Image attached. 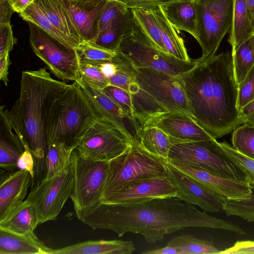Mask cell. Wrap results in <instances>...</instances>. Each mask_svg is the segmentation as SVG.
I'll use <instances>...</instances> for the list:
<instances>
[{"label": "cell", "instance_id": "1", "mask_svg": "<svg viewBox=\"0 0 254 254\" xmlns=\"http://www.w3.org/2000/svg\"><path fill=\"white\" fill-rule=\"evenodd\" d=\"M81 221L93 229L113 231L119 237L127 233L140 234L149 243L189 227L222 229L240 235L245 233L239 226L210 216L194 205L175 197L128 204L102 203Z\"/></svg>", "mask_w": 254, "mask_h": 254}, {"label": "cell", "instance_id": "2", "mask_svg": "<svg viewBox=\"0 0 254 254\" xmlns=\"http://www.w3.org/2000/svg\"><path fill=\"white\" fill-rule=\"evenodd\" d=\"M196 61L193 68L181 76L192 118L213 138H221L242 124L232 54L201 57Z\"/></svg>", "mask_w": 254, "mask_h": 254}, {"label": "cell", "instance_id": "3", "mask_svg": "<svg viewBox=\"0 0 254 254\" xmlns=\"http://www.w3.org/2000/svg\"><path fill=\"white\" fill-rule=\"evenodd\" d=\"M69 85L52 77L45 67L23 71L19 96L11 109H6L14 131L34 157L35 183L45 176V122L50 107Z\"/></svg>", "mask_w": 254, "mask_h": 254}, {"label": "cell", "instance_id": "4", "mask_svg": "<svg viewBox=\"0 0 254 254\" xmlns=\"http://www.w3.org/2000/svg\"><path fill=\"white\" fill-rule=\"evenodd\" d=\"M99 117L79 84L73 82L50 107L45 122L48 146L59 141L76 149Z\"/></svg>", "mask_w": 254, "mask_h": 254}, {"label": "cell", "instance_id": "5", "mask_svg": "<svg viewBox=\"0 0 254 254\" xmlns=\"http://www.w3.org/2000/svg\"><path fill=\"white\" fill-rule=\"evenodd\" d=\"M167 159L144 149L137 140L120 155L108 162L103 200L138 181L168 177Z\"/></svg>", "mask_w": 254, "mask_h": 254}, {"label": "cell", "instance_id": "6", "mask_svg": "<svg viewBox=\"0 0 254 254\" xmlns=\"http://www.w3.org/2000/svg\"><path fill=\"white\" fill-rule=\"evenodd\" d=\"M168 159L180 161L224 178L249 182L246 172L216 139L176 142L171 146Z\"/></svg>", "mask_w": 254, "mask_h": 254}, {"label": "cell", "instance_id": "7", "mask_svg": "<svg viewBox=\"0 0 254 254\" xmlns=\"http://www.w3.org/2000/svg\"><path fill=\"white\" fill-rule=\"evenodd\" d=\"M71 164L74 182L70 198L77 218L82 221L103 203L108 162L86 159L75 149Z\"/></svg>", "mask_w": 254, "mask_h": 254}, {"label": "cell", "instance_id": "8", "mask_svg": "<svg viewBox=\"0 0 254 254\" xmlns=\"http://www.w3.org/2000/svg\"><path fill=\"white\" fill-rule=\"evenodd\" d=\"M118 51L135 68L151 67L175 76H181L193 68L196 64V59L190 61L181 60L160 50L135 23Z\"/></svg>", "mask_w": 254, "mask_h": 254}, {"label": "cell", "instance_id": "9", "mask_svg": "<svg viewBox=\"0 0 254 254\" xmlns=\"http://www.w3.org/2000/svg\"><path fill=\"white\" fill-rule=\"evenodd\" d=\"M194 0L195 39L202 49V57L213 56L231 29L234 0Z\"/></svg>", "mask_w": 254, "mask_h": 254}, {"label": "cell", "instance_id": "10", "mask_svg": "<svg viewBox=\"0 0 254 254\" xmlns=\"http://www.w3.org/2000/svg\"><path fill=\"white\" fill-rule=\"evenodd\" d=\"M135 80L163 113L181 112L192 118L190 108L181 76L151 67H134Z\"/></svg>", "mask_w": 254, "mask_h": 254}, {"label": "cell", "instance_id": "11", "mask_svg": "<svg viewBox=\"0 0 254 254\" xmlns=\"http://www.w3.org/2000/svg\"><path fill=\"white\" fill-rule=\"evenodd\" d=\"M26 22L30 29V44L34 54L59 79L79 83L80 61L75 50L66 47L36 24Z\"/></svg>", "mask_w": 254, "mask_h": 254}, {"label": "cell", "instance_id": "12", "mask_svg": "<svg viewBox=\"0 0 254 254\" xmlns=\"http://www.w3.org/2000/svg\"><path fill=\"white\" fill-rule=\"evenodd\" d=\"M133 141L125 132L100 117L75 150L86 159L109 162L126 151Z\"/></svg>", "mask_w": 254, "mask_h": 254}, {"label": "cell", "instance_id": "13", "mask_svg": "<svg viewBox=\"0 0 254 254\" xmlns=\"http://www.w3.org/2000/svg\"><path fill=\"white\" fill-rule=\"evenodd\" d=\"M72 164L63 173L51 179H44L33 185L26 198L34 206L39 223L57 219L73 188Z\"/></svg>", "mask_w": 254, "mask_h": 254}, {"label": "cell", "instance_id": "14", "mask_svg": "<svg viewBox=\"0 0 254 254\" xmlns=\"http://www.w3.org/2000/svg\"><path fill=\"white\" fill-rule=\"evenodd\" d=\"M168 177L174 185L176 197L195 205L204 211L216 213L222 210L228 198L178 170L167 160Z\"/></svg>", "mask_w": 254, "mask_h": 254}, {"label": "cell", "instance_id": "15", "mask_svg": "<svg viewBox=\"0 0 254 254\" xmlns=\"http://www.w3.org/2000/svg\"><path fill=\"white\" fill-rule=\"evenodd\" d=\"M176 191L168 177L154 178L134 183L103 200V203L128 204L155 199L176 197Z\"/></svg>", "mask_w": 254, "mask_h": 254}, {"label": "cell", "instance_id": "16", "mask_svg": "<svg viewBox=\"0 0 254 254\" xmlns=\"http://www.w3.org/2000/svg\"><path fill=\"white\" fill-rule=\"evenodd\" d=\"M144 126L160 128L172 138L173 144L177 142L216 139L192 118L181 112H170L155 116L142 126Z\"/></svg>", "mask_w": 254, "mask_h": 254}, {"label": "cell", "instance_id": "17", "mask_svg": "<svg viewBox=\"0 0 254 254\" xmlns=\"http://www.w3.org/2000/svg\"><path fill=\"white\" fill-rule=\"evenodd\" d=\"M79 84L100 117L121 129L133 140H137V133L140 127L136 120L130 118L102 91L83 82Z\"/></svg>", "mask_w": 254, "mask_h": 254}, {"label": "cell", "instance_id": "18", "mask_svg": "<svg viewBox=\"0 0 254 254\" xmlns=\"http://www.w3.org/2000/svg\"><path fill=\"white\" fill-rule=\"evenodd\" d=\"M175 168L228 199L247 197L252 189L248 183L221 177L180 161L167 159Z\"/></svg>", "mask_w": 254, "mask_h": 254}, {"label": "cell", "instance_id": "19", "mask_svg": "<svg viewBox=\"0 0 254 254\" xmlns=\"http://www.w3.org/2000/svg\"><path fill=\"white\" fill-rule=\"evenodd\" d=\"M108 0H62L83 42L94 43L101 14Z\"/></svg>", "mask_w": 254, "mask_h": 254}, {"label": "cell", "instance_id": "20", "mask_svg": "<svg viewBox=\"0 0 254 254\" xmlns=\"http://www.w3.org/2000/svg\"><path fill=\"white\" fill-rule=\"evenodd\" d=\"M2 170L0 173V221L25 200L32 180L24 170L11 173Z\"/></svg>", "mask_w": 254, "mask_h": 254}, {"label": "cell", "instance_id": "21", "mask_svg": "<svg viewBox=\"0 0 254 254\" xmlns=\"http://www.w3.org/2000/svg\"><path fill=\"white\" fill-rule=\"evenodd\" d=\"M24 148L14 131L4 106L0 107V168L11 173L15 171L17 162Z\"/></svg>", "mask_w": 254, "mask_h": 254}, {"label": "cell", "instance_id": "22", "mask_svg": "<svg viewBox=\"0 0 254 254\" xmlns=\"http://www.w3.org/2000/svg\"><path fill=\"white\" fill-rule=\"evenodd\" d=\"M34 1L54 27L64 36L72 49H75L83 42L62 0Z\"/></svg>", "mask_w": 254, "mask_h": 254}, {"label": "cell", "instance_id": "23", "mask_svg": "<svg viewBox=\"0 0 254 254\" xmlns=\"http://www.w3.org/2000/svg\"><path fill=\"white\" fill-rule=\"evenodd\" d=\"M135 250L132 241L89 240L60 249H52L50 254H129Z\"/></svg>", "mask_w": 254, "mask_h": 254}, {"label": "cell", "instance_id": "24", "mask_svg": "<svg viewBox=\"0 0 254 254\" xmlns=\"http://www.w3.org/2000/svg\"><path fill=\"white\" fill-rule=\"evenodd\" d=\"M36 235H24L0 228V254H50Z\"/></svg>", "mask_w": 254, "mask_h": 254}, {"label": "cell", "instance_id": "25", "mask_svg": "<svg viewBox=\"0 0 254 254\" xmlns=\"http://www.w3.org/2000/svg\"><path fill=\"white\" fill-rule=\"evenodd\" d=\"M167 18L178 31L196 37L194 0H170L161 5Z\"/></svg>", "mask_w": 254, "mask_h": 254}, {"label": "cell", "instance_id": "26", "mask_svg": "<svg viewBox=\"0 0 254 254\" xmlns=\"http://www.w3.org/2000/svg\"><path fill=\"white\" fill-rule=\"evenodd\" d=\"M39 224L34 206L26 199L0 221V228L20 235L33 236Z\"/></svg>", "mask_w": 254, "mask_h": 254}, {"label": "cell", "instance_id": "27", "mask_svg": "<svg viewBox=\"0 0 254 254\" xmlns=\"http://www.w3.org/2000/svg\"><path fill=\"white\" fill-rule=\"evenodd\" d=\"M134 19L131 9L115 19L110 25L99 32L92 43L104 49L117 52L126 36L131 32L134 25Z\"/></svg>", "mask_w": 254, "mask_h": 254}, {"label": "cell", "instance_id": "28", "mask_svg": "<svg viewBox=\"0 0 254 254\" xmlns=\"http://www.w3.org/2000/svg\"><path fill=\"white\" fill-rule=\"evenodd\" d=\"M152 9L168 53L181 60L191 61L183 39L178 34L177 30L167 18L161 5Z\"/></svg>", "mask_w": 254, "mask_h": 254}, {"label": "cell", "instance_id": "29", "mask_svg": "<svg viewBox=\"0 0 254 254\" xmlns=\"http://www.w3.org/2000/svg\"><path fill=\"white\" fill-rule=\"evenodd\" d=\"M229 33L228 42L232 46V53L254 34V27L245 0H234L232 22Z\"/></svg>", "mask_w": 254, "mask_h": 254}, {"label": "cell", "instance_id": "30", "mask_svg": "<svg viewBox=\"0 0 254 254\" xmlns=\"http://www.w3.org/2000/svg\"><path fill=\"white\" fill-rule=\"evenodd\" d=\"M137 140L148 152L168 159L173 142L170 137L160 128L154 126L140 127Z\"/></svg>", "mask_w": 254, "mask_h": 254}, {"label": "cell", "instance_id": "31", "mask_svg": "<svg viewBox=\"0 0 254 254\" xmlns=\"http://www.w3.org/2000/svg\"><path fill=\"white\" fill-rule=\"evenodd\" d=\"M75 149L59 141L49 144L45 159L44 179H51L65 171L71 164L72 154Z\"/></svg>", "mask_w": 254, "mask_h": 254}, {"label": "cell", "instance_id": "32", "mask_svg": "<svg viewBox=\"0 0 254 254\" xmlns=\"http://www.w3.org/2000/svg\"><path fill=\"white\" fill-rule=\"evenodd\" d=\"M131 10L134 23L144 35L158 48L168 53L152 9L135 8Z\"/></svg>", "mask_w": 254, "mask_h": 254}, {"label": "cell", "instance_id": "33", "mask_svg": "<svg viewBox=\"0 0 254 254\" xmlns=\"http://www.w3.org/2000/svg\"><path fill=\"white\" fill-rule=\"evenodd\" d=\"M235 77L237 86L254 65V34L232 53Z\"/></svg>", "mask_w": 254, "mask_h": 254}, {"label": "cell", "instance_id": "34", "mask_svg": "<svg viewBox=\"0 0 254 254\" xmlns=\"http://www.w3.org/2000/svg\"><path fill=\"white\" fill-rule=\"evenodd\" d=\"M167 245L181 249L186 254H220L221 251L215 247L212 241L199 239L188 234L173 237Z\"/></svg>", "mask_w": 254, "mask_h": 254}, {"label": "cell", "instance_id": "35", "mask_svg": "<svg viewBox=\"0 0 254 254\" xmlns=\"http://www.w3.org/2000/svg\"><path fill=\"white\" fill-rule=\"evenodd\" d=\"M19 15L24 20L36 24L66 47L72 49L64 36L51 23L35 1L19 13Z\"/></svg>", "mask_w": 254, "mask_h": 254}, {"label": "cell", "instance_id": "36", "mask_svg": "<svg viewBox=\"0 0 254 254\" xmlns=\"http://www.w3.org/2000/svg\"><path fill=\"white\" fill-rule=\"evenodd\" d=\"M233 147L242 154L254 160V125L238 127L232 135Z\"/></svg>", "mask_w": 254, "mask_h": 254}, {"label": "cell", "instance_id": "37", "mask_svg": "<svg viewBox=\"0 0 254 254\" xmlns=\"http://www.w3.org/2000/svg\"><path fill=\"white\" fill-rule=\"evenodd\" d=\"M222 210L227 216H236L248 222H254V189L246 198L228 199Z\"/></svg>", "mask_w": 254, "mask_h": 254}, {"label": "cell", "instance_id": "38", "mask_svg": "<svg viewBox=\"0 0 254 254\" xmlns=\"http://www.w3.org/2000/svg\"><path fill=\"white\" fill-rule=\"evenodd\" d=\"M79 61L80 82H83L94 88L101 91L110 85L109 79L103 74L96 63L82 60Z\"/></svg>", "mask_w": 254, "mask_h": 254}, {"label": "cell", "instance_id": "39", "mask_svg": "<svg viewBox=\"0 0 254 254\" xmlns=\"http://www.w3.org/2000/svg\"><path fill=\"white\" fill-rule=\"evenodd\" d=\"M79 60L91 63L111 61L118 51L109 50L92 43L82 42L75 49Z\"/></svg>", "mask_w": 254, "mask_h": 254}, {"label": "cell", "instance_id": "40", "mask_svg": "<svg viewBox=\"0 0 254 254\" xmlns=\"http://www.w3.org/2000/svg\"><path fill=\"white\" fill-rule=\"evenodd\" d=\"M102 91L121 108L130 118L136 120L134 115L132 99L129 93L111 84L106 87Z\"/></svg>", "mask_w": 254, "mask_h": 254}, {"label": "cell", "instance_id": "41", "mask_svg": "<svg viewBox=\"0 0 254 254\" xmlns=\"http://www.w3.org/2000/svg\"><path fill=\"white\" fill-rule=\"evenodd\" d=\"M128 9L127 6L119 0H108L100 18L99 33L107 29L115 19Z\"/></svg>", "mask_w": 254, "mask_h": 254}, {"label": "cell", "instance_id": "42", "mask_svg": "<svg viewBox=\"0 0 254 254\" xmlns=\"http://www.w3.org/2000/svg\"><path fill=\"white\" fill-rule=\"evenodd\" d=\"M227 154L248 174L249 184L251 189H254V160L238 151L226 142H220Z\"/></svg>", "mask_w": 254, "mask_h": 254}, {"label": "cell", "instance_id": "43", "mask_svg": "<svg viewBox=\"0 0 254 254\" xmlns=\"http://www.w3.org/2000/svg\"><path fill=\"white\" fill-rule=\"evenodd\" d=\"M254 99V65L243 80L238 85V110Z\"/></svg>", "mask_w": 254, "mask_h": 254}, {"label": "cell", "instance_id": "44", "mask_svg": "<svg viewBox=\"0 0 254 254\" xmlns=\"http://www.w3.org/2000/svg\"><path fill=\"white\" fill-rule=\"evenodd\" d=\"M16 42L10 23L0 24V58L9 54Z\"/></svg>", "mask_w": 254, "mask_h": 254}, {"label": "cell", "instance_id": "45", "mask_svg": "<svg viewBox=\"0 0 254 254\" xmlns=\"http://www.w3.org/2000/svg\"><path fill=\"white\" fill-rule=\"evenodd\" d=\"M254 254V241H237L231 247L221 251L220 254Z\"/></svg>", "mask_w": 254, "mask_h": 254}, {"label": "cell", "instance_id": "46", "mask_svg": "<svg viewBox=\"0 0 254 254\" xmlns=\"http://www.w3.org/2000/svg\"><path fill=\"white\" fill-rule=\"evenodd\" d=\"M128 9H153L170 0H119Z\"/></svg>", "mask_w": 254, "mask_h": 254}, {"label": "cell", "instance_id": "47", "mask_svg": "<svg viewBox=\"0 0 254 254\" xmlns=\"http://www.w3.org/2000/svg\"><path fill=\"white\" fill-rule=\"evenodd\" d=\"M24 148L23 152L18 160L17 167L18 169L28 171L31 175L33 180L35 176L34 157L31 151L27 148L24 147Z\"/></svg>", "mask_w": 254, "mask_h": 254}, {"label": "cell", "instance_id": "48", "mask_svg": "<svg viewBox=\"0 0 254 254\" xmlns=\"http://www.w3.org/2000/svg\"><path fill=\"white\" fill-rule=\"evenodd\" d=\"M242 124L254 125V99L239 110Z\"/></svg>", "mask_w": 254, "mask_h": 254}, {"label": "cell", "instance_id": "49", "mask_svg": "<svg viewBox=\"0 0 254 254\" xmlns=\"http://www.w3.org/2000/svg\"><path fill=\"white\" fill-rule=\"evenodd\" d=\"M14 12L8 0H0V24L9 23Z\"/></svg>", "mask_w": 254, "mask_h": 254}, {"label": "cell", "instance_id": "50", "mask_svg": "<svg viewBox=\"0 0 254 254\" xmlns=\"http://www.w3.org/2000/svg\"><path fill=\"white\" fill-rule=\"evenodd\" d=\"M9 54L0 58V80L2 81L5 86H7L9 81L8 78L9 66L11 64Z\"/></svg>", "mask_w": 254, "mask_h": 254}, {"label": "cell", "instance_id": "51", "mask_svg": "<svg viewBox=\"0 0 254 254\" xmlns=\"http://www.w3.org/2000/svg\"><path fill=\"white\" fill-rule=\"evenodd\" d=\"M143 254H186L182 249L168 245L166 247L153 250H149L142 253Z\"/></svg>", "mask_w": 254, "mask_h": 254}, {"label": "cell", "instance_id": "52", "mask_svg": "<svg viewBox=\"0 0 254 254\" xmlns=\"http://www.w3.org/2000/svg\"><path fill=\"white\" fill-rule=\"evenodd\" d=\"M113 59L109 61L95 63L99 65L103 74L109 79L116 71V66Z\"/></svg>", "mask_w": 254, "mask_h": 254}, {"label": "cell", "instance_id": "53", "mask_svg": "<svg viewBox=\"0 0 254 254\" xmlns=\"http://www.w3.org/2000/svg\"><path fill=\"white\" fill-rule=\"evenodd\" d=\"M35 0H8L14 12L20 13Z\"/></svg>", "mask_w": 254, "mask_h": 254}, {"label": "cell", "instance_id": "54", "mask_svg": "<svg viewBox=\"0 0 254 254\" xmlns=\"http://www.w3.org/2000/svg\"><path fill=\"white\" fill-rule=\"evenodd\" d=\"M251 23L254 27V0H245Z\"/></svg>", "mask_w": 254, "mask_h": 254}, {"label": "cell", "instance_id": "55", "mask_svg": "<svg viewBox=\"0 0 254 254\" xmlns=\"http://www.w3.org/2000/svg\"></svg>", "mask_w": 254, "mask_h": 254}]
</instances>
